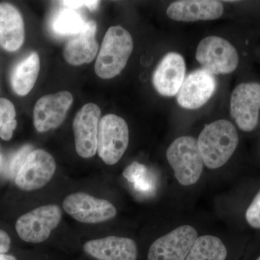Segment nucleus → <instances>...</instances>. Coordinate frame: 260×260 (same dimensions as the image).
<instances>
[{
    "label": "nucleus",
    "instance_id": "f257e3e1",
    "mask_svg": "<svg viewBox=\"0 0 260 260\" xmlns=\"http://www.w3.org/2000/svg\"><path fill=\"white\" fill-rule=\"evenodd\" d=\"M237 127L230 121L219 119L205 126L198 140L203 162L210 169L225 165L239 145Z\"/></svg>",
    "mask_w": 260,
    "mask_h": 260
},
{
    "label": "nucleus",
    "instance_id": "4be33fe9",
    "mask_svg": "<svg viewBox=\"0 0 260 260\" xmlns=\"http://www.w3.org/2000/svg\"><path fill=\"white\" fill-rule=\"evenodd\" d=\"M245 218L250 226L254 229H260V190L248 207Z\"/></svg>",
    "mask_w": 260,
    "mask_h": 260
},
{
    "label": "nucleus",
    "instance_id": "9b49d317",
    "mask_svg": "<svg viewBox=\"0 0 260 260\" xmlns=\"http://www.w3.org/2000/svg\"><path fill=\"white\" fill-rule=\"evenodd\" d=\"M100 118V108L92 103L83 106L75 116L73 124L75 149L82 158H91L96 153Z\"/></svg>",
    "mask_w": 260,
    "mask_h": 260
},
{
    "label": "nucleus",
    "instance_id": "7ed1b4c3",
    "mask_svg": "<svg viewBox=\"0 0 260 260\" xmlns=\"http://www.w3.org/2000/svg\"><path fill=\"white\" fill-rule=\"evenodd\" d=\"M167 158L181 185H192L199 181L205 164L198 140L194 138L182 136L177 138L168 148Z\"/></svg>",
    "mask_w": 260,
    "mask_h": 260
},
{
    "label": "nucleus",
    "instance_id": "cd10ccee",
    "mask_svg": "<svg viewBox=\"0 0 260 260\" xmlns=\"http://www.w3.org/2000/svg\"><path fill=\"white\" fill-rule=\"evenodd\" d=\"M99 1H87L86 8L90 10H94L96 9L99 6Z\"/></svg>",
    "mask_w": 260,
    "mask_h": 260
},
{
    "label": "nucleus",
    "instance_id": "2eb2a0df",
    "mask_svg": "<svg viewBox=\"0 0 260 260\" xmlns=\"http://www.w3.org/2000/svg\"><path fill=\"white\" fill-rule=\"evenodd\" d=\"M223 5L213 0H182L169 5L167 16L178 22H195L220 18L223 14Z\"/></svg>",
    "mask_w": 260,
    "mask_h": 260
},
{
    "label": "nucleus",
    "instance_id": "b1692460",
    "mask_svg": "<svg viewBox=\"0 0 260 260\" xmlns=\"http://www.w3.org/2000/svg\"><path fill=\"white\" fill-rule=\"evenodd\" d=\"M30 150V147L25 146L15 155V158L13 159L11 164H10V171L13 174L18 173V171L20 170L28 154L30 153V152H29Z\"/></svg>",
    "mask_w": 260,
    "mask_h": 260
},
{
    "label": "nucleus",
    "instance_id": "0eeeda50",
    "mask_svg": "<svg viewBox=\"0 0 260 260\" xmlns=\"http://www.w3.org/2000/svg\"><path fill=\"white\" fill-rule=\"evenodd\" d=\"M62 213L58 205H44L20 216L15 223V229L24 242H43L59 225Z\"/></svg>",
    "mask_w": 260,
    "mask_h": 260
},
{
    "label": "nucleus",
    "instance_id": "c756f323",
    "mask_svg": "<svg viewBox=\"0 0 260 260\" xmlns=\"http://www.w3.org/2000/svg\"><path fill=\"white\" fill-rule=\"evenodd\" d=\"M1 162H2V158H1V155H0V165H1Z\"/></svg>",
    "mask_w": 260,
    "mask_h": 260
},
{
    "label": "nucleus",
    "instance_id": "7c9ffc66",
    "mask_svg": "<svg viewBox=\"0 0 260 260\" xmlns=\"http://www.w3.org/2000/svg\"><path fill=\"white\" fill-rule=\"evenodd\" d=\"M256 260H260V256H259V257H258Z\"/></svg>",
    "mask_w": 260,
    "mask_h": 260
},
{
    "label": "nucleus",
    "instance_id": "bb28decb",
    "mask_svg": "<svg viewBox=\"0 0 260 260\" xmlns=\"http://www.w3.org/2000/svg\"><path fill=\"white\" fill-rule=\"evenodd\" d=\"M59 3L66 8L76 10L82 7L86 8L87 1H61Z\"/></svg>",
    "mask_w": 260,
    "mask_h": 260
},
{
    "label": "nucleus",
    "instance_id": "6ab92c4d",
    "mask_svg": "<svg viewBox=\"0 0 260 260\" xmlns=\"http://www.w3.org/2000/svg\"><path fill=\"white\" fill-rule=\"evenodd\" d=\"M40 70V59L32 52L15 67L11 76V84L17 95L24 96L34 88Z\"/></svg>",
    "mask_w": 260,
    "mask_h": 260
},
{
    "label": "nucleus",
    "instance_id": "6e6552de",
    "mask_svg": "<svg viewBox=\"0 0 260 260\" xmlns=\"http://www.w3.org/2000/svg\"><path fill=\"white\" fill-rule=\"evenodd\" d=\"M63 208L72 218L83 223H102L116 215L112 203L83 192L68 195L63 201Z\"/></svg>",
    "mask_w": 260,
    "mask_h": 260
},
{
    "label": "nucleus",
    "instance_id": "5701e85b",
    "mask_svg": "<svg viewBox=\"0 0 260 260\" xmlns=\"http://www.w3.org/2000/svg\"><path fill=\"white\" fill-rule=\"evenodd\" d=\"M16 112L13 103L8 99L0 98V129L2 126L14 120Z\"/></svg>",
    "mask_w": 260,
    "mask_h": 260
},
{
    "label": "nucleus",
    "instance_id": "a878e982",
    "mask_svg": "<svg viewBox=\"0 0 260 260\" xmlns=\"http://www.w3.org/2000/svg\"><path fill=\"white\" fill-rule=\"evenodd\" d=\"M11 240L5 231L0 229V254H5L9 251Z\"/></svg>",
    "mask_w": 260,
    "mask_h": 260
},
{
    "label": "nucleus",
    "instance_id": "39448f33",
    "mask_svg": "<svg viewBox=\"0 0 260 260\" xmlns=\"http://www.w3.org/2000/svg\"><path fill=\"white\" fill-rule=\"evenodd\" d=\"M129 144V128L125 120L115 114H107L98 127L97 151L107 165L119 161Z\"/></svg>",
    "mask_w": 260,
    "mask_h": 260
},
{
    "label": "nucleus",
    "instance_id": "c85d7f7f",
    "mask_svg": "<svg viewBox=\"0 0 260 260\" xmlns=\"http://www.w3.org/2000/svg\"><path fill=\"white\" fill-rule=\"evenodd\" d=\"M0 260H17L14 256L6 254H0Z\"/></svg>",
    "mask_w": 260,
    "mask_h": 260
},
{
    "label": "nucleus",
    "instance_id": "412c9836",
    "mask_svg": "<svg viewBox=\"0 0 260 260\" xmlns=\"http://www.w3.org/2000/svg\"><path fill=\"white\" fill-rule=\"evenodd\" d=\"M83 17L75 10L65 8L56 13L51 27L58 35L73 36L78 34L85 26Z\"/></svg>",
    "mask_w": 260,
    "mask_h": 260
},
{
    "label": "nucleus",
    "instance_id": "4468645a",
    "mask_svg": "<svg viewBox=\"0 0 260 260\" xmlns=\"http://www.w3.org/2000/svg\"><path fill=\"white\" fill-rule=\"evenodd\" d=\"M185 73L186 64L184 57L179 53H168L154 71V88L164 96H174L184 83Z\"/></svg>",
    "mask_w": 260,
    "mask_h": 260
},
{
    "label": "nucleus",
    "instance_id": "1a4fd4ad",
    "mask_svg": "<svg viewBox=\"0 0 260 260\" xmlns=\"http://www.w3.org/2000/svg\"><path fill=\"white\" fill-rule=\"evenodd\" d=\"M56 169L55 160L51 154L42 149L32 150L17 173L15 184L22 190H37L49 182Z\"/></svg>",
    "mask_w": 260,
    "mask_h": 260
},
{
    "label": "nucleus",
    "instance_id": "423d86ee",
    "mask_svg": "<svg viewBox=\"0 0 260 260\" xmlns=\"http://www.w3.org/2000/svg\"><path fill=\"white\" fill-rule=\"evenodd\" d=\"M230 114L239 129L254 131L259 124L260 83L244 82L233 90L230 99Z\"/></svg>",
    "mask_w": 260,
    "mask_h": 260
},
{
    "label": "nucleus",
    "instance_id": "393cba45",
    "mask_svg": "<svg viewBox=\"0 0 260 260\" xmlns=\"http://www.w3.org/2000/svg\"><path fill=\"white\" fill-rule=\"evenodd\" d=\"M16 126L17 121L15 119L6 123L0 129V138L3 140H5V141H8V140L11 139L12 137H13V131L16 128Z\"/></svg>",
    "mask_w": 260,
    "mask_h": 260
},
{
    "label": "nucleus",
    "instance_id": "dca6fc26",
    "mask_svg": "<svg viewBox=\"0 0 260 260\" xmlns=\"http://www.w3.org/2000/svg\"><path fill=\"white\" fill-rule=\"evenodd\" d=\"M83 249L98 260H136L138 247L129 238L109 236L85 243Z\"/></svg>",
    "mask_w": 260,
    "mask_h": 260
},
{
    "label": "nucleus",
    "instance_id": "f03ea898",
    "mask_svg": "<svg viewBox=\"0 0 260 260\" xmlns=\"http://www.w3.org/2000/svg\"><path fill=\"white\" fill-rule=\"evenodd\" d=\"M133 50L131 34L121 25L110 27L103 40L95 64V72L102 79H112L124 69Z\"/></svg>",
    "mask_w": 260,
    "mask_h": 260
},
{
    "label": "nucleus",
    "instance_id": "f3484780",
    "mask_svg": "<svg viewBox=\"0 0 260 260\" xmlns=\"http://www.w3.org/2000/svg\"><path fill=\"white\" fill-rule=\"evenodd\" d=\"M96 29L95 22L89 20L78 34L72 36L63 51L65 60L73 66L91 62L99 50L95 39Z\"/></svg>",
    "mask_w": 260,
    "mask_h": 260
},
{
    "label": "nucleus",
    "instance_id": "f8f14e48",
    "mask_svg": "<svg viewBox=\"0 0 260 260\" xmlns=\"http://www.w3.org/2000/svg\"><path fill=\"white\" fill-rule=\"evenodd\" d=\"M73 102V95L68 91L41 98L34 109V124L37 131L45 133L60 126Z\"/></svg>",
    "mask_w": 260,
    "mask_h": 260
},
{
    "label": "nucleus",
    "instance_id": "20e7f679",
    "mask_svg": "<svg viewBox=\"0 0 260 260\" xmlns=\"http://www.w3.org/2000/svg\"><path fill=\"white\" fill-rule=\"evenodd\" d=\"M196 59L203 69L213 75L231 74L239 64V54L236 47L226 39L216 36L200 41Z\"/></svg>",
    "mask_w": 260,
    "mask_h": 260
},
{
    "label": "nucleus",
    "instance_id": "9d476101",
    "mask_svg": "<svg viewBox=\"0 0 260 260\" xmlns=\"http://www.w3.org/2000/svg\"><path fill=\"white\" fill-rule=\"evenodd\" d=\"M198 232L191 225H182L158 238L150 246L148 260H185Z\"/></svg>",
    "mask_w": 260,
    "mask_h": 260
},
{
    "label": "nucleus",
    "instance_id": "ddd939ff",
    "mask_svg": "<svg viewBox=\"0 0 260 260\" xmlns=\"http://www.w3.org/2000/svg\"><path fill=\"white\" fill-rule=\"evenodd\" d=\"M217 82L213 74L204 69L194 70L184 79L177 93V102L186 109L203 107L213 96Z\"/></svg>",
    "mask_w": 260,
    "mask_h": 260
},
{
    "label": "nucleus",
    "instance_id": "aec40b11",
    "mask_svg": "<svg viewBox=\"0 0 260 260\" xmlns=\"http://www.w3.org/2000/svg\"><path fill=\"white\" fill-rule=\"evenodd\" d=\"M227 249L219 238L211 235L198 237L185 260H225Z\"/></svg>",
    "mask_w": 260,
    "mask_h": 260
},
{
    "label": "nucleus",
    "instance_id": "a211bd4d",
    "mask_svg": "<svg viewBox=\"0 0 260 260\" xmlns=\"http://www.w3.org/2000/svg\"><path fill=\"white\" fill-rule=\"evenodd\" d=\"M25 29L19 10L9 3L0 4V46L13 52L23 45Z\"/></svg>",
    "mask_w": 260,
    "mask_h": 260
}]
</instances>
